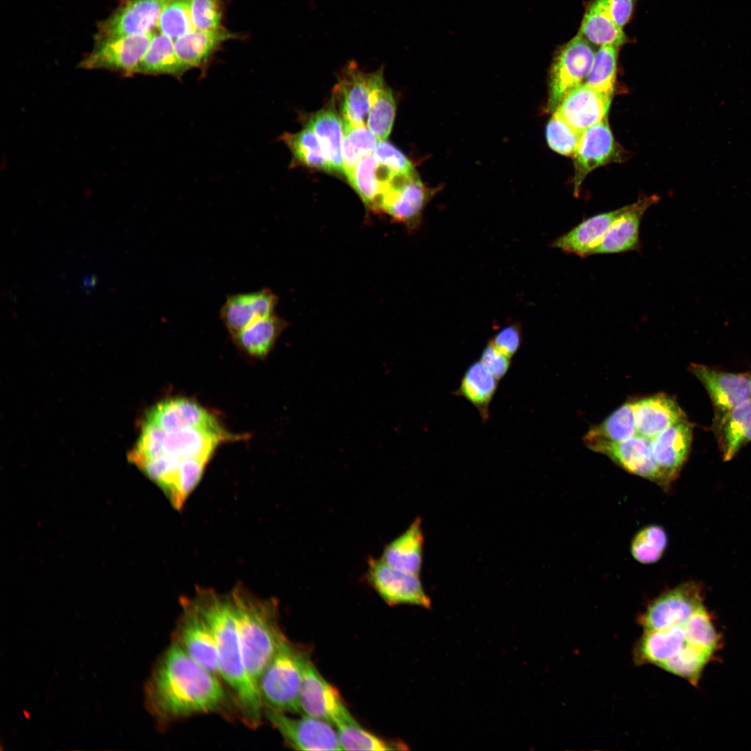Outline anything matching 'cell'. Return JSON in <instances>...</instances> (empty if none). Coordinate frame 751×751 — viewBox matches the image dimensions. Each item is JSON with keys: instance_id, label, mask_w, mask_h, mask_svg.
I'll return each mask as SVG.
<instances>
[{"instance_id": "cell-40", "label": "cell", "mask_w": 751, "mask_h": 751, "mask_svg": "<svg viewBox=\"0 0 751 751\" xmlns=\"http://www.w3.org/2000/svg\"><path fill=\"white\" fill-rule=\"evenodd\" d=\"M618 47L601 46L595 53L586 83L612 96L616 78Z\"/></svg>"}, {"instance_id": "cell-7", "label": "cell", "mask_w": 751, "mask_h": 751, "mask_svg": "<svg viewBox=\"0 0 751 751\" xmlns=\"http://www.w3.org/2000/svg\"><path fill=\"white\" fill-rule=\"evenodd\" d=\"M155 32L118 37H97L92 50L79 63L88 70H107L125 76L138 74Z\"/></svg>"}, {"instance_id": "cell-9", "label": "cell", "mask_w": 751, "mask_h": 751, "mask_svg": "<svg viewBox=\"0 0 751 751\" xmlns=\"http://www.w3.org/2000/svg\"><path fill=\"white\" fill-rule=\"evenodd\" d=\"M300 713L335 727L357 723L339 691L320 674L311 660L307 663L300 694Z\"/></svg>"}, {"instance_id": "cell-51", "label": "cell", "mask_w": 751, "mask_h": 751, "mask_svg": "<svg viewBox=\"0 0 751 751\" xmlns=\"http://www.w3.org/2000/svg\"><path fill=\"white\" fill-rule=\"evenodd\" d=\"M608 12L614 22L623 27L629 20L634 6V0H606Z\"/></svg>"}, {"instance_id": "cell-17", "label": "cell", "mask_w": 751, "mask_h": 751, "mask_svg": "<svg viewBox=\"0 0 751 751\" xmlns=\"http://www.w3.org/2000/svg\"><path fill=\"white\" fill-rule=\"evenodd\" d=\"M373 77L374 72L362 71L354 61L341 71L334 95L339 101L343 125H366Z\"/></svg>"}, {"instance_id": "cell-27", "label": "cell", "mask_w": 751, "mask_h": 751, "mask_svg": "<svg viewBox=\"0 0 751 751\" xmlns=\"http://www.w3.org/2000/svg\"><path fill=\"white\" fill-rule=\"evenodd\" d=\"M423 547L421 520L418 517L384 547L380 558L394 568L419 575L422 567Z\"/></svg>"}, {"instance_id": "cell-8", "label": "cell", "mask_w": 751, "mask_h": 751, "mask_svg": "<svg viewBox=\"0 0 751 751\" xmlns=\"http://www.w3.org/2000/svg\"><path fill=\"white\" fill-rule=\"evenodd\" d=\"M595 53L581 35L578 34L558 52L552 65L547 107L555 111L571 90L583 83L592 67Z\"/></svg>"}, {"instance_id": "cell-33", "label": "cell", "mask_w": 751, "mask_h": 751, "mask_svg": "<svg viewBox=\"0 0 751 751\" xmlns=\"http://www.w3.org/2000/svg\"><path fill=\"white\" fill-rule=\"evenodd\" d=\"M287 322L273 314L257 319L233 335L236 344L252 356L264 357L275 346Z\"/></svg>"}, {"instance_id": "cell-29", "label": "cell", "mask_w": 751, "mask_h": 751, "mask_svg": "<svg viewBox=\"0 0 751 751\" xmlns=\"http://www.w3.org/2000/svg\"><path fill=\"white\" fill-rule=\"evenodd\" d=\"M306 127L314 131L334 173L345 175L342 143V120L332 106L324 108L312 115Z\"/></svg>"}, {"instance_id": "cell-3", "label": "cell", "mask_w": 751, "mask_h": 751, "mask_svg": "<svg viewBox=\"0 0 751 751\" xmlns=\"http://www.w3.org/2000/svg\"><path fill=\"white\" fill-rule=\"evenodd\" d=\"M230 592L245 666L258 688L261 674L286 639L279 624L278 604L273 598H261L241 586Z\"/></svg>"}, {"instance_id": "cell-44", "label": "cell", "mask_w": 751, "mask_h": 751, "mask_svg": "<svg viewBox=\"0 0 751 751\" xmlns=\"http://www.w3.org/2000/svg\"><path fill=\"white\" fill-rule=\"evenodd\" d=\"M667 535L657 525L647 526L634 537L631 546L633 557L638 562L650 564L658 561L667 546Z\"/></svg>"}, {"instance_id": "cell-49", "label": "cell", "mask_w": 751, "mask_h": 751, "mask_svg": "<svg viewBox=\"0 0 751 751\" xmlns=\"http://www.w3.org/2000/svg\"><path fill=\"white\" fill-rule=\"evenodd\" d=\"M522 333L520 325L512 323L499 330L488 341L501 353L512 358L521 346Z\"/></svg>"}, {"instance_id": "cell-6", "label": "cell", "mask_w": 751, "mask_h": 751, "mask_svg": "<svg viewBox=\"0 0 751 751\" xmlns=\"http://www.w3.org/2000/svg\"><path fill=\"white\" fill-rule=\"evenodd\" d=\"M440 188H429L418 175L407 176L393 172L385 184L375 211L389 216L410 232L422 223L423 211Z\"/></svg>"}, {"instance_id": "cell-31", "label": "cell", "mask_w": 751, "mask_h": 751, "mask_svg": "<svg viewBox=\"0 0 751 751\" xmlns=\"http://www.w3.org/2000/svg\"><path fill=\"white\" fill-rule=\"evenodd\" d=\"M715 424L723 459L729 460L751 441V398L733 408Z\"/></svg>"}, {"instance_id": "cell-38", "label": "cell", "mask_w": 751, "mask_h": 751, "mask_svg": "<svg viewBox=\"0 0 751 751\" xmlns=\"http://www.w3.org/2000/svg\"><path fill=\"white\" fill-rule=\"evenodd\" d=\"M280 140L291 151L293 163L327 172H334L318 138L308 127L294 134L284 133L280 136Z\"/></svg>"}, {"instance_id": "cell-34", "label": "cell", "mask_w": 751, "mask_h": 751, "mask_svg": "<svg viewBox=\"0 0 751 751\" xmlns=\"http://www.w3.org/2000/svg\"><path fill=\"white\" fill-rule=\"evenodd\" d=\"M389 172L390 169L371 154L357 163L346 179L365 207L375 211Z\"/></svg>"}, {"instance_id": "cell-11", "label": "cell", "mask_w": 751, "mask_h": 751, "mask_svg": "<svg viewBox=\"0 0 751 751\" xmlns=\"http://www.w3.org/2000/svg\"><path fill=\"white\" fill-rule=\"evenodd\" d=\"M702 606L700 586L689 581L653 600L640 615V623L645 631L682 625Z\"/></svg>"}, {"instance_id": "cell-45", "label": "cell", "mask_w": 751, "mask_h": 751, "mask_svg": "<svg viewBox=\"0 0 751 751\" xmlns=\"http://www.w3.org/2000/svg\"><path fill=\"white\" fill-rule=\"evenodd\" d=\"M686 640L712 654L718 644V635L702 605L684 624Z\"/></svg>"}, {"instance_id": "cell-28", "label": "cell", "mask_w": 751, "mask_h": 751, "mask_svg": "<svg viewBox=\"0 0 751 751\" xmlns=\"http://www.w3.org/2000/svg\"><path fill=\"white\" fill-rule=\"evenodd\" d=\"M687 643L684 624L645 631L634 650L635 662L639 665L650 663L659 667Z\"/></svg>"}, {"instance_id": "cell-26", "label": "cell", "mask_w": 751, "mask_h": 751, "mask_svg": "<svg viewBox=\"0 0 751 751\" xmlns=\"http://www.w3.org/2000/svg\"><path fill=\"white\" fill-rule=\"evenodd\" d=\"M234 34L224 27L211 31L193 30L174 42L176 54L188 70L192 67L205 68L211 57L226 40Z\"/></svg>"}, {"instance_id": "cell-16", "label": "cell", "mask_w": 751, "mask_h": 751, "mask_svg": "<svg viewBox=\"0 0 751 751\" xmlns=\"http://www.w3.org/2000/svg\"><path fill=\"white\" fill-rule=\"evenodd\" d=\"M617 156V146L607 118L582 131L573 155L574 195L579 194L581 185L590 172L612 162Z\"/></svg>"}, {"instance_id": "cell-13", "label": "cell", "mask_w": 751, "mask_h": 751, "mask_svg": "<svg viewBox=\"0 0 751 751\" xmlns=\"http://www.w3.org/2000/svg\"><path fill=\"white\" fill-rule=\"evenodd\" d=\"M181 607L172 642L202 666L220 677L216 642L209 623L191 598L184 599Z\"/></svg>"}, {"instance_id": "cell-23", "label": "cell", "mask_w": 751, "mask_h": 751, "mask_svg": "<svg viewBox=\"0 0 751 751\" xmlns=\"http://www.w3.org/2000/svg\"><path fill=\"white\" fill-rule=\"evenodd\" d=\"M657 201L656 196L644 197L625 206L624 211L614 220L594 254L620 253L636 250L640 246V221L646 210Z\"/></svg>"}, {"instance_id": "cell-41", "label": "cell", "mask_w": 751, "mask_h": 751, "mask_svg": "<svg viewBox=\"0 0 751 751\" xmlns=\"http://www.w3.org/2000/svg\"><path fill=\"white\" fill-rule=\"evenodd\" d=\"M336 731L340 745L345 750H396L405 745L382 738L363 729L358 723L339 725Z\"/></svg>"}, {"instance_id": "cell-14", "label": "cell", "mask_w": 751, "mask_h": 751, "mask_svg": "<svg viewBox=\"0 0 751 751\" xmlns=\"http://www.w3.org/2000/svg\"><path fill=\"white\" fill-rule=\"evenodd\" d=\"M168 1L122 0L115 10L99 23L95 36L118 37L154 32Z\"/></svg>"}, {"instance_id": "cell-5", "label": "cell", "mask_w": 751, "mask_h": 751, "mask_svg": "<svg viewBox=\"0 0 751 751\" xmlns=\"http://www.w3.org/2000/svg\"><path fill=\"white\" fill-rule=\"evenodd\" d=\"M309 660L305 651L287 638L282 643L258 682L264 710L300 713V694Z\"/></svg>"}, {"instance_id": "cell-35", "label": "cell", "mask_w": 751, "mask_h": 751, "mask_svg": "<svg viewBox=\"0 0 751 751\" xmlns=\"http://www.w3.org/2000/svg\"><path fill=\"white\" fill-rule=\"evenodd\" d=\"M395 102L392 92L386 85L383 68L374 72L366 127L378 138L386 140L392 128L395 116Z\"/></svg>"}, {"instance_id": "cell-21", "label": "cell", "mask_w": 751, "mask_h": 751, "mask_svg": "<svg viewBox=\"0 0 751 751\" xmlns=\"http://www.w3.org/2000/svg\"><path fill=\"white\" fill-rule=\"evenodd\" d=\"M278 298L268 288L229 295L220 309V317L232 336L246 326L275 314Z\"/></svg>"}, {"instance_id": "cell-37", "label": "cell", "mask_w": 751, "mask_h": 751, "mask_svg": "<svg viewBox=\"0 0 751 751\" xmlns=\"http://www.w3.org/2000/svg\"><path fill=\"white\" fill-rule=\"evenodd\" d=\"M179 59L173 40L162 33H155L143 56L138 74H168L181 78L187 71Z\"/></svg>"}, {"instance_id": "cell-2", "label": "cell", "mask_w": 751, "mask_h": 751, "mask_svg": "<svg viewBox=\"0 0 751 751\" xmlns=\"http://www.w3.org/2000/svg\"><path fill=\"white\" fill-rule=\"evenodd\" d=\"M209 623L216 642L220 677L234 693L239 716L249 727H258L264 705L258 688L244 663L231 592L221 594L200 588L191 597Z\"/></svg>"}, {"instance_id": "cell-22", "label": "cell", "mask_w": 751, "mask_h": 751, "mask_svg": "<svg viewBox=\"0 0 751 751\" xmlns=\"http://www.w3.org/2000/svg\"><path fill=\"white\" fill-rule=\"evenodd\" d=\"M598 452L608 456L628 472L664 488L663 478L654 457L652 438L634 435L622 442L606 445Z\"/></svg>"}, {"instance_id": "cell-24", "label": "cell", "mask_w": 751, "mask_h": 751, "mask_svg": "<svg viewBox=\"0 0 751 751\" xmlns=\"http://www.w3.org/2000/svg\"><path fill=\"white\" fill-rule=\"evenodd\" d=\"M633 402L637 433L648 438H653L668 427L686 419L677 402L664 394Z\"/></svg>"}, {"instance_id": "cell-48", "label": "cell", "mask_w": 751, "mask_h": 751, "mask_svg": "<svg viewBox=\"0 0 751 751\" xmlns=\"http://www.w3.org/2000/svg\"><path fill=\"white\" fill-rule=\"evenodd\" d=\"M373 154L380 163L396 173L407 176L417 175L411 161L386 140H379Z\"/></svg>"}, {"instance_id": "cell-12", "label": "cell", "mask_w": 751, "mask_h": 751, "mask_svg": "<svg viewBox=\"0 0 751 751\" xmlns=\"http://www.w3.org/2000/svg\"><path fill=\"white\" fill-rule=\"evenodd\" d=\"M264 714L285 743L296 750H343L336 729L320 719L304 715L292 718L286 713L265 709Z\"/></svg>"}, {"instance_id": "cell-20", "label": "cell", "mask_w": 751, "mask_h": 751, "mask_svg": "<svg viewBox=\"0 0 751 751\" xmlns=\"http://www.w3.org/2000/svg\"><path fill=\"white\" fill-rule=\"evenodd\" d=\"M145 421L164 431L188 428L222 430L216 419L197 403L184 398L161 401L147 413Z\"/></svg>"}, {"instance_id": "cell-30", "label": "cell", "mask_w": 751, "mask_h": 751, "mask_svg": "<svg viewBox=\"0 0 751 751\" xmlns=\"http://www.w3.org/2000/svg\"><path fill=\"white\" fill-rule=\"evenodd\" d=\"M636 433L633 402L627 401L591 428L584 436V442L590 449L598 452L603 446L629 439Z\"/></svg>"}, {"instance_id": "cell-15", "label": "cell", "mask_w": 751, "mask_h": 751, "mask_svg": "<svg viewBox=\"0 0 751 751\" xmlns=\"http://www.w3.org/2000/svg\"><path fill=\"white\" fill-rule=\"evenodd\" d=\"M691 373L707 391L715 410L716 423L733 408L751 398V374L720 371L691 364Z\"/></svg>"}, {"instance_id": "cell-18", "label": "cell", "mask_w": 751, "mask_h": 751, "mask_svg": "<svg viewBox=\"0 0 751 751\" xmlns=\"http://www.w3.org/2000/svg\"><path fill=\"white\" fill-rule=\"evenodd\" d=\"M692 437V426L684 419L652 438L653 454L663 478L664 489L678 477L688 456Z\"/></svg>"}, {"instance_id": "cell-43", "label": "cell", "mask_w": 751, "mask_h": 751, "mask_svg": "<svg viewBox=\"0 0 751 751\" xmlns=\"http://www.w3.org/2000/svg\"><path fill=\"white\" fill-rule=\"evenodd\" d=\"M191 0H169L158 24L159 31L176 40L195 30L191 13Z\"/></svg>"}, {"instance_id": "cell-42", "label": "cell", "mask_w": 751, "mask_h": 751, "mask_svg": "<svg viewBox=\"0 0 751 751\" xmlns=\"http://www.w3.org/2000/svg\"><path fill=\"white\" fill-rule=\"evenodd\" d=\"M711 653L687 643L677 654L659 667L695 683Z\"/></svg>"}, {"instance_id": "cell-25", "label": "cell", "mask_w": 751, "mask_h": 751, "mask_svg": "<svg viewBox=\"0 0 751 751\" xmlns=\"http://www.w3.org/2000/svg\"><path fill=\"white\" fill-rule=\"evenodd\" d=\"M624 209L623 207L584 220L554 240L552 246L579 257L593 255L611 225Z\"/></svg>"}, {"instance_id": "cell-50", "label": "cell", "mask_w": 751, "mask_h": 751, "mask_svg": "<svg viewBox=\"0 0 751 751\" xmlns=\"http://www.w3.org/2000/svg\"><path fill=\"white\" fill-rule=\"evenodd\" d=\"M480 361L498 380L506 376L511 364V358L501 353L489 341L481 354Z\"/></svg>"}, {"instance_id": "cell-46", "label": "cell", "mask_w": 751, "mask_h": 751, "mask_svg": "<svg viewBox=\"0 0 751 751\" xmlns=\"http://www.w3.org/2000/svg\"><path fill=\"white\" fill-rule=\"evenodd\" d=\"M581 133L572 128L554 111L547 125V141L550 148L557 153L564 156H573Z\"/></svg>"}, {"instance_id": "cell-32", "label": "cell", "mask_w": 751, "mask_h": 751, "mask_svg": "<svg viewBox=\"0 0 751 751\" xmlns=\"http://www.w3.org/2000/svg\"><path fill=\"white\" fill-rule=\"evenodd\" d=\"M498 380L480 360L471 363L464 373L456 395L468 401L483 421L490 416V405L497 389Z\"/></svg>"}, {"instance_id": "cell-19", "label": "cell", "mask_w": 751, "mask_h": 751, "mask_svg": "<svg viewBox=\"0 0 751 751\" xmlns=\"http://www.w3.org/2000/svg\"><path fill=\"white\" fill-rule=\"evenodd\" d=\"M611 97L584 83L567 92L555 112L581 133L606 118Z\"/></svg>"}, {"instance_id": "cell-39", "label": "cell", "mask_w": 751, "mask_h": 751, "mask_svg": "<svg viewBox=\"0 0 751 751\" xmlns=\"http://www.w3.org/2000/svg\"><path fill=\"white\" fill-rule=\"evenodd\" d=\"M343 127L342 154L347 179L362 158L373 154L379 140L366 125Z\"/></svg>"}, {"instance_id": "cell-36", "label": "cell", "mask_w": 751, "mask_h": 751, "mask_svg": "<svg viewBox=\"0 0 751 751\" xmlns=\"http://www.w3.org/2000/svg\"><path fill=\"white\" fill-rule=\"evenodd\" d=\"M579 34L595 45L619 47L625 42L622 28L611 17L606 0H595L581 23Z\"/></svg>"}, {"instance_id": "cell-10", "label": "cell", "mask_w": 751, "mask_h": 751, "mask_svg": "<svg viewBox=\"0 0 751 751\" xmlns=\"http://www.w3.org/2000/svg\"><path fill=\"white\" fill-rule=\"evenodd\" d=\"M365 579L382 599L390 606L411 604L428 608L431 601L419 575L394 568L381 558L370 557Z\"/></svg>"}, {"instance_id": "cell-1", "label": "cell", "mask_w": 751, "mask_h": 751, "mask_svg": "<svg viewBox=\"0 0 751 751\" xmlns=\"http://www.w3.org/2000/svg\"><path fill=\"white\" fill-rule=\"evenodd\" d=\"M145 705L161 725L197 714H229L234 697L219 677L193 659L178 644H172L157 661L145 687Z\"/></svg>"}, {"instance_id": "cell-4", "label": "cell", "mask_w": 751, "mask_h": 751, "mask_svg": "<svg viewBox=\"0 0 751 751\" xmlns=\"http://www.w3.org/2000/svg\"><path fill=\"white\" fill-rule=\"evenodd\" d=\"M224 438L223 430L188 428L164 431L144 420L138 441L129 453V459L138 467L150 461L166 462L175 476V496L181 464L193 458L209 460Z\"/></svg>"}, {"instance_id": "cell-47", "label": "cell", "mask_w": 751, "mask_h": 751, "mask_svg": "<svg viewBox=\"0 0 751 751\" xmlns=\"http://www.w3.org/2000/svg\"><path fill=\"white\" fill-rule=\"evenodd\" d=\"M191 13L195 30L211 31L222 27L221 0H191Z\"/></svg>"}]
</instances>
